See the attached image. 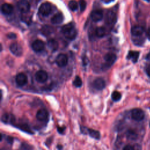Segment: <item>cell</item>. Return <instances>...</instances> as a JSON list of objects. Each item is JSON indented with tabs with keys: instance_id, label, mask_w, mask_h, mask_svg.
I'll list each match as a JSON object with an SVG mask.
<instances>
[{
	"instance_id": "836d02e7",
	"label": "cell",
	"mask_w": 150,
	"mask_h": 150,
	"mask_svg": "<svg viewBox=\"0 0 150 150\" xmlns=\"http://www.w3.org/2000/svg\"><path fill=\"white\" fill-rule=\"evenodd\" d=\"M64 128H57V130H58V131L59 132H60V133H62L63 131H64Z\"/></svg>"
},
{
	"instance_id": "8992f818",
	"label": "cell",
	"mask_w": 150,
	"mask_h": 150,
	"mask_svg": "<svg viewBox=\"0 0 150 150\" xmlns=\"http://www.w3.org/2000/svg\"><path fill=\"white\" fill-rule=\"evenodd\" d=\"M56 62L58 66L64 67L66 66L68 63V57L65 54H59L56 59Z\"/></svg>"
},
{
	"instance_id": "d6a6232c",
	"label": "cell",
	"mask_w": 150,
	"mask_h": 150,
	"mask_svg": "<svg viewBox=\"0 0 150 150\" xmlns=\"http://www.w3.org/2000/svg\"><path fill=\"white\" fill-rule=\"evenodd\" d=\"M146 35H147L148 38L149 39V40H150V27L148 28V30H147Z\"/></svg>"
},
{
	"instance_id": "8fae6325",
	"label": "cell",
	"mask_w": 150,
	"mask_h": 150,
	"mask_svg": "<svg viewBox=\"0 0 150 150\" xmlns=\"http://www.w3.org/2000/svg\"><path fill=\"white\" fill-rule=\"evenodd\" d=\"M48 76L47 73L44 70H39L35 74V79L39 83H44L47 79Z\"/></svg>"
},
{
	"instance_id": "277c9868",
	"label": "cell",
	"mask_w": 150,
	"mask_h": 150,
	"mask_svg": "<svg viewBox=\"0 0 150 150\" xmlns=\"http://www.w3.org/2000/svg\"><path fill=\"white\" fill-rule=\"evenodd\" d=\"M9 49L11 53L16 56H21L22 54V47L18 43H12L9 46Z\"/></svg>"
},
{
	"instance_id": "4dcf8cb0",
	"label": "cell",
	"mask_w": 150,
	"mask_h": 150,
	"mask_svg": "<svg viewBox=\"0 0 150 150\" xmlns=\"http://www.w3.org/2000/svg\"><path fill=\"white\" fill-rule=\"evenodd\" d=\"M8 37L10 39H15L16 38V35L13 33H10L8 35Z\"/></svg>"
},
{
	"instance_id": "6da1fadb",
	"label": "cell",
	"mask_w": 150,
	"mask_h": 150,
	"mask_svg": "<svg viewBox=\"0 0 150 150\" xmlns=\"http://www.w3.org/2000/svg\"><path fill=\"white\" fill-rule=\"evenodd\" d=\"M62 32L64 36L69 40H73L77 36V30L72 23H67L62 28Z\"/></svg>"
},
{
	"instance_id": "44dd1931",
	"label": "cell",
	"mask_w": 150,
	"mask_h": 150,
	"mask_svg": "<svg viewBox=\"0 0 150 150\" xmlns=\"http://www.w3.org/2000/svg\"><path fill=\"white\" fill-rule=\"evenodd\" d=\"M41 31L45 36H49L53 32V29L49 25H45L42 28Z\"/></svg>"
},
{
	"instance_id": "603a6c76",
	"label": "cell",
	"mask_w": 150,
	"mask_h": 150,
	"mask_svg": "<svg viewBox=\"0 0 150 150\" xmlns=\"http://www.w3.org/2000/svg\"><path fill=\"white\" fill-rule=\"evenodd\" d=\"M13 119H14V117L8 114H4L1 117V120L4 123L12 122L13 121Z\"/></svg>"
},
{
	"instance_id": "5bb4252c",
	"label": "cell",
	"mask_w": 150,
	"mask_h": 150,
	"mask_svg": "<svg viewBox=\"0 0 150 150\" xmlns=\"http://www.w3.org/2000/svg\"><path fill=\"white\" fill-rule=\"evenodd\" d=\"M81 132H83L84 134H88L90 137L92 138H94L96 139H99L100 138V134L98 131L90 129V128H86L84 127V130L81 129Z\"/></svg>"
},
{
	"instance_id": "e575fe53",
	"label": "cell",
	"mask_w": 150,
	"mask_h": 150,
	"mask_svg": "<svg viewBox=\"0 0 150 150\" xmlns=\"http://www.w3.org/2000/svg\"><path fill=\"white\" fill-rule=\"evenodd\" d=\"M101 1H103L105 3H109V2H111V1H112L114 0H101Z\"/></svg>"
},
{
	"instance_id": "5b68a950",
	"label": "cell",
	"mask_w": 150,
	"mask_h": 150,
	"mask_svg": "<svg viewBox=\"0 0 150 150\" xmlns=\"http://www.w3.org/2000/svg\"><path fill=\"white\" fill-rule=\"evenodd\" d=\"M52 6L50 3L45 2L43 3L39 7V12L42 16H48L51 12Z\"/></svg>"
},
{
	"instance_id": "2e32d148",
	"label": "cell",
	"mask_w": 150,
	"mask_h": 150,
	"mask_svg": "<svg viewBox=\"0 0 150 150\" xmlns=\"http://www.w3.org/2000/svg\"><path fill=\"white\" fill-rule=\"evenodd\" d=\"M144 29L141 26H134L131 28V34L133 36H141L144 33Z\"/></svg>"
},
{
	"instance_id": "f546056e",
	"label": "cell",
	"mask_w": 150,
	"mask_h": 150,
	"mask_svg": "<svg viewBox=\"0 0 150 150\" xmlns=\"http://www.w3.org/2000/svg\"><path fill=\"white\" fill-rule=\"evenodd\" d=\"M20 148H21V149H30V148H31V147H29V145H28V144H22V145H21V146Z\"/></svg>"
},
{
	"instance_id": "1f68e13d",
	"label": "cell",
	"mask_w": 150,
	"mask_h": 150,
	"mask_svg": "<svg viewBox=\"0 0 150 150\" xmlns=\"http://www.w3.org/2000/svg\"><path fill=\"white\" fill-rule=\"evenodd\" d=\"M146 73L147 75L150 77V66L146 67Z\"/></svg>"
},
{
	"instance_id": "3957f363",
	"label": "cell",
	"mask_w": 150,
	"mask_h": 150,
	"mask_svg": "<svg viewBox=\"0 0 150 150\" xmlns=\"http://www.w3.org/2000/svg\"><path fill=\"white\" fill-rule=\"evenodd\" d=\"M145 117L144 112L140 108H134L131 111V117L137 121H142Z\"/></svg>"
},
{
	"instance_id": "ac0fdd59",
	"label": "cell",
	"mask_w": 150,
	"mask_h": 150,
	"mask_svg": "<svg viewBox=\"0 0 150 150\" xmlns=\"http://www.w3.org/2000/svg\"><path fill=\"white\" fill-rule=\"evenodd\" d=\"M64 19L63 15L62 13H57L53 16L51 18V22L53 24H59L61 23Z\"/></svg>"
},
{
	"instance_id": "ffe728a7",
	"label": "cell",
	"mask_w": 150,
	"mask_h": 150,
	"mask_svg": "<svg viewBox=\"0 0 150 150\" xmlns=\"http://www.w3.org/2000/svg\"><path fill=\"white\" fill-rule=\"evenodd\" d=\"M47 46L52 51H56L59 48V43L54 39H50L47 41Z\"/></svg>"
},
{
	"instance_id": "30bf717a",
	"label": "cell",
	"mask_w": 150,
	"mask_h": 150,
	"mask_svg": "<svg viewBox=\"0 0 150 150\" xmlns=\"http://www.w3.org/2000/svg\"><path fill=\"white\" fill-rule=\"evenodd\" d=\"M32 49L36 52H39L42 51L45 48V43L41 40H35L32 45Z\"/></svg>"
},
{
	"instance_id": "7c38bea8",
	"label": "cell",
	"mask_w": 150,
	"mask_h": 150,
	"mask_svg": "<svg viewBox=\"0 0 150 150\" xmlns=\"http://www.w3.org/2000/svg\"><path fill=\"white\" fill-rule=\"evenodd\" d=\"M103 18V11L100 9L93 11L91 13V18L94 22H98Z\"/></svg>"
},
{
	"instance_id": "d4e9b609",
	"label": "cell",
	"mask_w": 150,
	"mask_h": 150,
	"mask_svg": "<svg viewBox=\"0 0 150 150\" xmlns=\"http://www.w3.org/2000/svg\"><path fill=\"white\" fill-rule=\"evenodd\" d=\"M68 6L69 7V8L73 11H74L76 10L78 8V4H77V2L74 1V0H71L69 1V4H68Z\"/></svg>"
},
{
	"instance_id": "9c48e42d",
	"label": "cell",
	"mask_w": 150,
	"mask_h": 150,
	"mask_svg": "<svg viewBox=\"0 0 150 150\" xmlns=\"http://www.w3.org/2000/svg\"><path fill=\"white\" fill-rule=\"evenodd\" d=\"M117 20L116 14L113 11H109L107 12L105 17V22L108 25H114Z\"/></svg>"
},
{
	"instance_id": "ba28073f",
	"label": "cell",
	"mask_w": 150,
	"mask_h": 150,
	"mask_svg": "<svg viewBox=\"0 0 150 150\" xmlns=\"http://www.w3.org/2000/svg\"><path fill=\"white\" fill-rule=\"evenodd\" d=\"M15 81L16 84L20 86H23L28 83L27 76L23 73H19L16 76Z\"/></svg>"
},
{
	"instance_id": "d6986e66",
	"label": "cell",
	"mask_w": 150,
	"mask_h": 150,
	"mask_svg": "<svg viewBox=\"0 0 150 150\" xmlns=\"http://www.w3.org/2000/svg\"><path fill=\"white\" fill-rule=\"evenodd\" d=\"M139 53L138 51H129L127 55V58L132 60V62L135 63L139 58Z\"/></svg>"
},
{
	"instance_id": "52a82bcc",
	"label": "cell",
	"mask_w": 150,
	"mask_h": 150,
	"mask_svg": "<svg viewBox=\"0 0 150 150\" xmlns=\"http://www.w3.org/2000/svg\"><path fill=\"white\" fill-rule=\"evenodd\" d=\"M18 8L21 12L26 13L29 11L30 5L28 1L21 0L18 4Z\"/></svg>"
},
{
	"instance_id": "484cf974",
	"label": "cell",
	"mask_w": 150,
	"mask_h": 150,
	"mask_svg": "<svg viewBox=\"0 0 150 150\" xmlns=\"http://www.w3.org/2000/svg\"><path fill=\"white\" fill-rule=\"evenodd\" d=\"M111 98L112 100H114V101H119L121 98V94L120 92L117 91H114L112 92L111 94Z\"/></svg>"
},
{
	"instance_id": "e0dca14e",
	"label": "cell",
	"mask_w": 150,
	"mask_h": 150,
	"mask_svg": "<svg viewBox=\"0 0 150 150\" xmlns=\"http://www.w3.org/2000/svg\"><path fill=\"white\" fill-rule=\"evenodd\" d=\"M13 8L11 4L5 3L1 6V12L5 15L11 14L13 12Z\"/></svg>"
},
{
	"instance_id": "83f0119b",
	"label": "cell",
	"mask_w": 150,
	"mask_h": 150,
	"mask_svg": "<svg viewBox=\"0 0 150 150\" xmlns=\"http://www.w3.org/2000/svg\"><path fill=\"white\" fill-rule=\"evenodd\" d=\"M86 2L85 0H80L79 1V5H80V11L81 12L84 11L86 9Z\"/></svg>"
},
{
	"instance_id": "8d00e7d4",
	"label": "cell",
	"mask_w": 150,
	"mask_h": 150,
	"mask_svg": "<svg viewBox=\"0 0 150 150\" xmlns=\"http://www.w3.org/2000/svg\"><path fill=\"white\" fill-rule=\"evenodd\" d=\"M145 1H147V2H149V1H150V0H145Z\"/></svg>"
},
{
	"instance_id": "f1b7e54d",
	"label": "cell",
	"mask_w": 150,
	"mask_h": 150,
	"mask_svg": "<svg viewBox=\"0 0 150 150\" xmlns=\"http://www.w3.org/2000/svg\"><path fill=\"white\" fill-rule=\"evenodd\" d=\"M123 149L124 150H134V149H135V146H132L131 145H127L123 148Z\"/></svg>"
},
{
	"instance_id": "9a60e30c",
	"label": "cell",
	"mask_w": 150,
	"mask_h": 150,
	"mask_svg": "<svg viewBox=\"0 0 150 150\" xmlns=\"http://www.w3.org/2000/svg\"><path fill=\"white\" fill-rule=\"evenodd\" d=\"M93 86L96 89L101 90L105 87V81L103 78H97L94 81Z\"/></svg>"
},
{
	"instance_id": "7a4b0ae2",
	"label": "cell",
	"mask_w": 150,
	"mask_h": 150,
	"mask_svg": "<svg viewBox=\"0 0 150 150\" xmlns=\"http://www.w3.org/2000/svg\"><path fill=\"white\" fill-rule=\"evenodd\" d=\"M117 59V56L114 53H108L106 54L104 56L105 63L102 65V70H106L109 69L115 62Z\"/></svg>"
},
{
	"instance_id": "4316f807",
	"label": "cell",
	"mask_w": 150,
	"mask_h": 150,
	"mask_svg": "<svg viewBox=\"0 0 150 150\" xmlns=\"http://www.w3.org/2000/svg\"><path fill=\"white\" fill-rule=\"evenodd\" d=\"M73 85L76 87H80L82 86V80L79 76H76L73 82Z\"/></svg>"
},
{
	"instance_id": "d590c367",
	"label": "cell",
	"mask_w": 150,
	"mask_h": 150,
	"mask_svg": "<svg viewBox=\"0 0 150 150\" xmlns=\"http://www.w3.org/2000/svg\"><path fill=\"white\" fill-rule=\"evenodd\" d=\"M146 59H147L148 60H150V52H149V53L147 54V56H146Z\"/></svg>"
},
{
	"instance_id": "cb8c5ba5",
	"label": "cell",
	"mask_w": 150,
	"mask_h": 150,
	"mask_svg": "<svg viewBox=\"0 0 150 150\" xmlns=\"http://www.w3.org/2000/svg\"><path fill=\"white\" fill-rule=\"evenodd\" d=\"M126 135L128 139L131 140H135L137 138V133L131 129H129L127 131L126 133Z\"/></svg>"
},
{
	"instance_id": "4fadbf2b",
	"label": "cell",
	"mask_w": 150,
	"mask_h": 150,
	"mask_svg": "<svg viewBox=\"0 0 150 150\" xmlns=\"http://www.w3.org/2000/svg\"><path fill=\"white\" fill-rule=\"evenodd\" d=\"M36 117L39 121H46L48 118L49 114L46 110L42 108L38 111Z\"/></svg>"
},
{
	"instance_id": "7402d4cb",
	"label": "cell",
	"mask_w": 150,
	"mask_h": 150,
	"mask_svg": "<svg viewBox=\"0 0 150 150\" xmlns=\"http://www.w3.org/2000/svg\"><path fill=\"white\" fill-rule=\"evenodd\" d=\"M95 34L98 38H103L105 35V29L103 27H98L96 29Z\"/></svg>"
}]
</instances>
